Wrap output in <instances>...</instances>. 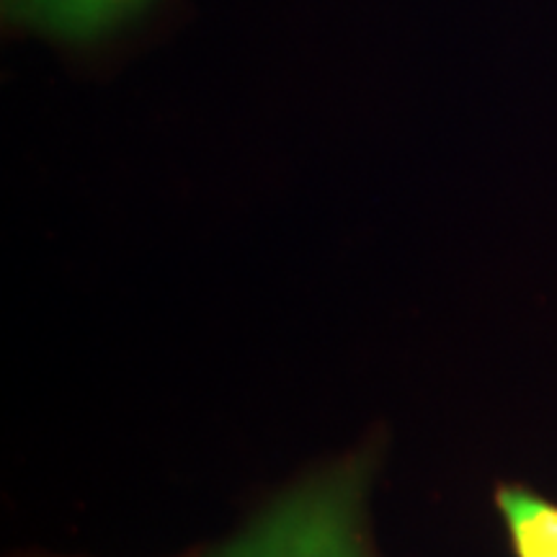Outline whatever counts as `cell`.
<instances>
[{"instance_id": "cell-1", "label": "cell", "mask_w": 557, "mask_h": 557, "mask_svg": "<svg viewBox=\"0 0 557 557\" xmlns=\"http://www.w3.org/2000/svg\"><path fill=\"white\" fill-rule=\"evenodd\" d=\"M369 459L354 457L295 487L214 557H367L361 511Z\"/></svg>"}, {"instance_id": "cell-2", "label": "cell", "mask_w": 557, "mask_h": 557, "mask_svg": "<svg viewBox=\"0 0 557 557\" xmlns=\"http://www.w3.org/2000/svg\"><path fill=\"white\" fill-rule=\"evenodd\" d=\"M150 0H3L11 21L62 39H94L135 16Z\"/></svg>"}, {"instance_id": "cell-3", "label": "cell", "mask_w": 557, "mask_h": 557, "mask_svg": "<svg viewBox=\"0 0 557 557\" xmlns=\"http://www.w3.org/2000/svg\"><path fill=\"white\" fill-rule=\"evenodd\" d=\"M498 506L519 557H557L555 504L521 487H504L498 493Z\"/></svg>"}]
</instances>
